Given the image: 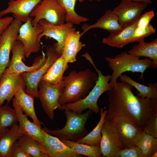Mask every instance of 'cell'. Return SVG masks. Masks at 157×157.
I'll use <instances>...</instances> for the list:
<instances>
[{
  "instance_id": "1",
  "label": "cell",
  "mask_w": 157,
  "mask_h": 157,
  "mask_svg": "<svg viewBox=\"0 0 157 157\" xmlns=\"http://www.w3.org/2000/svg\"><path fill=\"white\" fill-rule=\"evenodd\" d=\"M133 88L125 81L116 82L109 91L106 116L126 118L144 130L151 118L157 114V100L135 95Z\"/></svg>"
},
{
  "instance_id": "28",
  "label": "cell",
  "mask_w": 157,
  "mask_h": 157,
  "mask_svg": "<svg viewBox=\"0 0 157 157\" xmlns=\"http://www.w3.org/2000/svg\"><path fill=\"white\" fill-rule=\"evenodd\" d=\"M58 4L63 8L65 11V22L73 24L79 25L87 22L89 19L78 15L75 11L76 2L83 3L84 0H56Z\"/></svg>"
},
{
  "instance_id": "20",
  "label": "cell",
  "mask_w": 157,
  "mask_h": 157,
  "mask_svg": "<svg viewBox=\"0 0 157 157\" xmlns=\"http://www.w3.org/2000/svg\"><path fill=\"white\" fill-rule=\"evenodd\" d=\"M138 20L128 26L122 27L119 31L110 34L102 40L103 44L112 47L120 49L132 43V39L136 29Z\"/></svg>"
},
{
  "instance_id": "18",
  "label": "cell",
  "mask_w": 157,
  "mask_h": 157,
  "mask_svg": "<svg viewBox=\"0 0 157 157\" xmlns=\"http://www.w3.org/2000/svg\"><path fill=\"white\" fill-rule=\"evenodd\" d=\"M42 0H10L8 7L0 11V17L10 13L14 19L25 22L35 7Z\"/></svg>"
},
{
  "instance_id": "31",
  "label": "cell",
  "mask_w": 157,
  "mask_h": 157,
  "mask_svg": "<svg viewBox=\"0 0 157 157\" xmlns=\"http://www.w3.org/2000/svg\"><path fill=\"white\" fill-rule=\"evenodd\" d=\"M60 140L66 145L74 149L78 154L89 157H103L100 145H91L69 140Z\"/></svg>"
},
{
  "instance_id": "33",
  "label": "cell",
  "mask_w": 157,
  "mask_h": 157,
  "mask_svg": "<svg viewBox=\"0 0 157 157\" xmlns=\"http://www.w3.org/2000/svg\"><path fill=\"white\" fill-rule=\"evenodd\" d=\"M17 121V115L14 108L8 104L0 106V130L6 128L10 129Z\"/></svg>"
},
{
  "instance_id": "8",
  "label": "cell",
  "mask_w": 157,
  "mask_h": 157,
  "mask_svg": "<svg viewBox=\"0 0 157 157\" xmlns=\"http://www.w3.org/2000/svg\"><path fill=\"white\" fill-rule=\"evenodd\" d=\"M100 147L103 157H116L118 152L126 148L112 121L105 117L101 131Z\"/></svg>"
},
{
  "instance_id": "27",
  "label": "cell",
  "mask_w": 157,
  "mask_h": 157,
  "mask_svg": "<svg viewBox=\"0 0 157 157\" xmlns=\"http://www.w3.org/2000/svg\"><path fill=\"white\" fill-rule=\"evenodd\" d=\"M119 77L121 81L129 83L137 90L139 92H136L137 96L157 100V82L149 83L147 84L148 86H146L136 82L126 74H122Z\"/></svg>"
},
{
  "instance_id": "10",
  "label": "cell",
  "mask_w": 157,
  "mask_h": 157,
  "mask_svg": "<svg viewBox=\"0 0 157 157\" xmlns=\"http://www.w3.org/2000/svg\"><path fill=\"white\" fill-rule=\"evenodd\" d=\"M45 54L47 57L46 61L40 68L34 72L21 73L26 83L25 91L34 97H38V85L42 78L60 56L57 53L53 46H49L47 47Z\"/></svg>"
},
{
  "instance_id": "23",
  "label": "cell",
  "mask_w": 157,
  "mask_h": 157,
  "mask_svg": "<svg viewBox=\"0 0 157 157\" xmlns=\"http://www.w3.org/2000/svg\"><path fill=\"white\" fill-rule=\"evenodd\" d=\"M24 133L17 124L11 128L0 130V157H10L12 147L18 138Z\"/></svg>"
},
{
  "instance_id": "6",
  "label": "cell",
  "mask_w": 157,
  "mask_h": 157,
  "mask_svg": "<svg viewBox=\"0 0 157 157\" xmlns=\"http://www.w3.org/2000/svg\"><path fill=\"white\" fill-rule=\"evenodd\" d=\"M38 97L45 113L51 119L54 118V111L57 109L62 110L59 100L64 88L62 80L58 83L52 85L42 80L38 85Z\"/></svg>"
},
{
  "instance_id": "2",
  "label": "cell",
  "mask_w": 157,
  "mask_h": 157,
  "mask_svg": "<svg viewBox=\"0 0 157 157\" xmlns=\"http://www.w3.org/2000/svg\"><path fill=\"white\" fill-rule=\"evenodd\" d=\"M98 74L88 68L77 72L71 71L62 78L64 86L59 100L60 105L73 103L85 97L94 86Z\"/></svg>"
},
{
  "instance_id": "13",
  "label": "cell",
  "mask_w": 157,
  "mask_h": 157,
  "mask_svg": "<svg viewBox=\"0 0 157 157\" xmlns=\"http://www.w3.org/2000/svg\"><path fill=\"white\" fill-rule=\"evenodd\" d=\"M22 22L14 19L0 36V78L10 63V55Z\"/></svg>"
},
{
  "instance_id": "19",
  "label": "cell",
  "mask_w": 157,
  "mask_h": 157,
  "mask_svg": "<svg viewBox=\"0 0 157 157\" xmlns=\"http://www.w3.org/2000/svg\"><path fill=\"white\" fill-rule=\"evenodd\" d=\"M122 28L119 23L117 15L113 10H108L95 23L83 24L81 26L83 32L81 34L82 36L87 31L94 28H101L107 31L110 34H113L119 31Z\"/></svg>"
},
{
  "instance_id": "25",
  "label": "cell",
  "mask_w": 157,
  "mask_h": 157,
  "mask_svg": "<svg viewBox=\"0 0 157 157\" xmlns=\"http://www.w3.org/2000/svg\"><path fill=\"white\" fill-rule=\"evenodd\" d=\"M134 45L127 52L139 57H145L150 58L152 61L153 69L157 67V39H153L150 42H145L141 40Z\"/></svg>"
},
{
  "instance_id": "5",
  "label": "cell",
  "mask_w": 157,
  "mask_h": 157,
  "mask_svg": "<svg viewBox=\"0 0 157 157\" xmlns=\"http://www.w3.org/2000/svg\"><path fill=\"white\" fill-rule=\"evenodd\" d=\"M93 113L88 110L84 113H77L70 110H65L64 114L66 122L62 128L51 130L44 126L42 129L48 134L60 140L76 142L89 133L85 128V124Z\"/></svg>"
},
{
  "instance_id": "24",
  "label": "cell",
  "mask_w": 157,
  "mask_h": 157,
  "mask_svg": "<svg viewBox=\"0 0 157 157\" xmlns=\"http://www.w3.org/2000/svg\"><path fill=\"white\" fill-rule=\"evenodd\" d=\"M34 98L26 93L24 89L21 88L16 92L13 99L18 106L25 114L31 118L34 123L41 127V122L37 118L35 110Z\"/></svg>"
},
{
  "instance_id": "12",
  "label": "cell",
  "mask_w": 157,
  "mask_h": 157,
  "mask_svg": "<svg viewBox=\"0 0 157 157\" xmlns=\"http://www.w3.org/2000/svg\"><path fill=\"white\" fill-rule=\"evenodd\" d=\"M42 27L43 31L40 34L38 38L40 40L44 36L55 40L53 47L58 54H62L65 40L68 35L76 30L74 24L69 22L58 25H52L44 19L40 20L38 22Z\"/></svg>"
},
{
  "instance_id": "35",
  "label": "cell",
  "mask_w": 157,
  "mask_h": 157,
  "mask_svg": "<svg viewBox=\"0 0 157 157\" xmlns=\"http://www.w3.org/2000/svg\"><path fill=\"white\" fill-rule=\"evenodd\" d=\"M116 157H143L142 151L137 146L126 147L120 150Z\"/></svg>"
},
{
  "instance_id": "3",
  "label": "cell",
  "mask_w": 157,
  "mask_h": 157,
  "mask_svg": "<svg viewBox=\"0 0 157 157\" xmlns=\"http://www.w3.org/2000/svg\"><path fill=\"white\" fill-rule=\"evenodd\" d=\"M82 56L88 60L93 66L97 73L98 78L94 86L85 97L74 102L68 103L62 106V110H69L76 113H81L88 109L93 113H98L100 111L97 104L99 98L104 92L109 91L111 89L109 83L111 75H104L101 70L96 67L88 52H85Z\"/></svg>"
},
{
  "instance_id": "36",
  "label": "cell",
  "mask_w": 157,
  "mask_h": 157,
  "mask_svg": "<svg viewBox=\"0 0 157 157\" xmlns=\"http://www.w3.org/2000/svg\"><path fill=\"white\" fill-rule=\"evenodd\" d=\"M144 131L147 133L157 138V114L151 118Z\"/></svg>"
},
{
  "instance_id": "39",
  "label": "cell",
  "mask_w": 157,
  "mask_h": 157,
  "mask_svg": "<svg viewBox=\"0 0 157 157\" xmlns=\"http://www.w3.org/2000/svg\"><path fill=\"white\" fill-rule=\"evenodd\" d=\"M14 19L13 17L11 16L0 17V36L10 24Z\"/></svg>"
},
{
  "instance_id": "17",
  "label": "cell",
  "mask_w": 157,
  "mask_h": 157,
  "mask_svg": "<svg viewBox=\"0 0 157 157\" xmlns=\"http://www.w3.org/2000/svg\"><path fill=\"white\" fill-rule=\"evenodd\" d=\"M106 117L112 121L123 141L126 148L135 146L138 138L144 130L132 121L119 116Z\"/></svg>"
},
{
  "instance_id": "42",
  "label": "cell",
  "mask_w": 157,
  "mask_h": 157,
  "mask_svg": "<svg viewBox=\"0 0 157 157\" xmlns=\"http://www.w3.org/2000/svg\"><path fill=\"white\" fill-rule=\"evenodd\" d=\"M88 0L90 1H97L99 2L101 1V0Z\"/></svg>"
},
{
  "instance_id": "30",
  "label": "cell",
  "mask_w": 157,
  "mask_h": 157,
  "mask_svg": "<svg viewBox=\"0 0 157 157\" xmlns=\"http://www.w3.org/2000/svg\"><path fill=\"white\" fill-rule=\"evenodd\" d=\"M18 144L26 152L33 157H48L42 151L39 142L31 137L23 135L17 140Z\"/></svg>"
},
{
  "instance_id": "21",
  "label": "cell",
  "mask_w": 157,
  "mask_h": 157,
  "mask_svg": "<svg viewBox=\"0 0 157 157\" xmlns=\"http://www.w3.org/2000/svg\"><path fill=\"white\" fill-rule=\"evenodd\" d=\"M81 36L80 31L76 30L69 33L66 38L61 55L66 63L76 61L77 53L85 46L80 41Z\"/></svg>"
},
{
  "instance_id": "41",
  "label": "cell",
  "mask_w": 157,
  "mask_h": 157,
  "mask_svg": "<svg viewBox=\"0 0 157 157\" xmlns=\"http://www.w3.org/2000/svg\"><path fill=\"white\" fill-rule=\"evenodd\" d=\"M157 157V151L154 152L151 154L149 157Z\"/></svg>"
},
{
  "instance_id": "4",
  "label": "cell",
  "mask_w": 157,
  "mask_h": 157,
  "mask_svg": "<svg viewBox=\"0 0 157 157\" xmlns=\"http://www.w3.org/2000/svg\"><path fill=\"white\" fill-rule=\"evenodd\" d=\"M140 58L125 51L114 57H105L109 68L113 72L109 83L111 88L115 85L120 76L125 72H140L141 74L139 79H144V73L147 69L152 68V61L149 58L143 59Z\"/></svg>"
},
{
  "instance_id": "32",
  "label": "cell",
  "mask_w": 157,
  "mask_h": 157,
  "mask_svg": "<svg viewBox=\"0 0 157 157\" xmlns=\"http://www.w3.org/2000/svg\"><path fill=\"white\" fill-rule=\"evenodd\" d=\"M135 145L141 150L143 157H149L157 151V139L146 133L144 131L139 136Z\"/></svg>"
},
{
  "instance_id": "14",
  "label": "cell",
  "mask_w": 157,
  "mask_h": 157,
  "mask_svg": "<svg viewBox=\"0 0 157 157\" xmlns=\"http://www.w3.org/2000/svg\"><path fill=\"white\" fill-rule=\"evenodd\" d=\"M148 4L130 0H121L113 11L117 16L119 24L124 27L137 21Z\"/></svg>"
},
{
  "instance_id": "9",
  "label": "cell",
  "mask_w": 157,
  "mask_h": 157,
  "mask_svg": "<svg viewBox=\"0 0 157 157\" xmlns=\"http://www.w3.org/2000/svg\"><path fill=\"white\" fill-rule=\"evenodd\" d=\"M11 51L12 55L10 63L3 74H21L34 72L41 67L47 59L45 53L42 51V55L35 59L32 66L26 65L23 62V60H26L24 46L22 43L18 40H17L15 42Z\"/></svg>"
},
{
  "instance_id": "16",
  "label": "cell",
  "mask_w": 157,
  "mask_h": 157,
  "mask_svg": "<svg viewBox=\"0 0 157 157\" xmlns=\"http://www.w3.org/2000/svg\"><path fill=\"white\" fill-rule=\"evenodd\" d=\"M25 81L21 74H3L0 78V106L5 101L7 104L20 89H25Z\"/></svg>"
},
{
  "instance_id": "34",
  "label": "cell",
  "mask_w": 157,
  "mask_h": 157,
  "mask_svg": "<svg viewBox=\"0 0 157 157\" xmlns=\"http://www.w3.org/2000/svg\"><path fill=\"white\" fill-rule=\"evenodd\" d=\"M156 29L150 23L145 26H137L133 33L132 43L144 40L145 38L155 33Z\"/></svg>"
},
{
  "instance_id": "40",
  "label": "cell",
  "mask_w": 157,
  "mask_h": 157,
  "mask_svg": "<svg viewBox=\"0 0 157 157\" xmlns=\"http://www.w3.org/2000/svg\"><path fill=\"white\" fill-rule=\"evenodd\" d=\"M133 1L145 3L147 4H152V2L151 0H130Z\"/></svg>"
},
{
  "instance_id": "29",
  "label": "cell",
  "mask_w": 157,
  "mask_h": 157,
  "mask_svg": "<svg viewBox=\"0 0 157 157\" xmlns=\"http://www.w3.org/2000/svg\"><path fill=\"white\" fill-rule=\"evenodd\" d=\"M100 117L96 127L86 136L76 142L91 145H100L101 138V129L104 122L107 110L102 108L100 109Z\"/></svg>"
},
{
  "instance_id": "37",
  "label": "cell",
  "mask_w": 157,
  "mask_h": 157,
  "mask_svg": "<svg viewBox=\"0 0 157 157\" xmlns=\"http://www.w3.org/2000/svg\"><path fill=\"white\" fill-rule=\"evenodd\" d=\"M18 144L17 140L13 144L11 149L10 157H32Z\"/></svg>"
},
{
  "instance_id": "26",
  "label": "cell",
  "mask_w": 157,
  "mask_h": 157,
  "mask_svg": "<svg viewBox=\"0 0 157 157\" xmlns=\"http://www.w3.org/2000/svg\"><path fill=\"white\" fill-rule=\"evenodd\" d=\"M68 67V64L65 63L60 56L53 63L41 80L51 84H57L62 80L63 74Z\"/></svg>"
},
{
  "instance_id": "15",
  "label": "cell",
  "mask_w": 157,
  "mask_h": 157,
  "mask_svg": "<svg viewBox=\"0 0 157 157\" xmlns=\"http://www.w3.org/2000/svg\"><path fill=\"white\" fill-rule=\"evenodd\" d=\"M43 133L44 140L42 142L39 143L42 151L48 157L82 156L74 149L65 144L57 137L48 134L43 130Z\"/></svg>"
},
{
  "instance_id": "11",
  "label": "cell",
  "mask_w": 157,
  "mask_h": 157,
  "mask_svg": "<svg viewBox=\"0 0 157 157\" xmlns=\"http://www.w3.org/2000/svg\"><path fill=\"white\" fill-rule=\"evenodd\" d=\"M32 17H29L26 22L22 24L16 39L22 44L26 58L31 53L40 50V40L38 36L43 31V29L39 23L34 26L32 25Z\"/></svg>"
},
{
  "instance_id": "22",
  "label": "cell",
  "mask_w": 157,
  "mask_h": 157,
  "mask_svg": "<svg viewBox=\"0 0 157 157\" xmlns=\"http://www.w3.org/2000/svg\"><path fill=\"white\" fill-rule=\"evenodd\" d=\"M12 101L13 106L17 113L19 125L23 131L24 135L31 137L40 143L42 142L44 137L41 127L29 120L28 116L23 114V112L17 105L13 98Z\"/></svg>"
},
{
  "instance_id": "7",
  "label": "cell",
  "mask_w": 157,
  "mask_h": 157,
  "mask_svg": "<svg viewBox=\"0 0 157 157\" xmlns=\"http://www.w3.org/2000/svg\"><path fill=\"white\" fill-rule=\"evenodd\" d=\"M65 11L57 3L56 0H42L35 7L29 17H34L32 24L35 26L41 19L49 23L58 25L65 23Z\"/></svg>"
},
{
  "instance_id": "38",
  "label": "cell",
  "mask_w": 157,
  "mask_h": 157,
  "mask_svg": "<svg viewBox=\"0 0 157 157\" xmlns=\"http://www.w3.org/2000/svg\"><path fill=\"white\" fill-rule=\"evenodd\" d=\"M154 12L151 10L141 15L137 22V26H145L150 23L151 20L154 17Z\"/></svg>"
}]
</instances>
